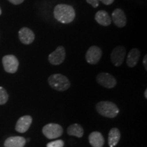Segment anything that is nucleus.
Wrapping results in <instances>:
<instances>
[{"instance_id": "10", "label": "nucleus", "mask_w": 147, "mask_h": 147, "mask_svg": "<svg viewBox=\"0 0 147 147\" xmlns=\"http://www.w3.org/2000/svg\"><path fill=\"white\" fill-rule=\"evenodd\" d=\"M32 117L29 115H25L18 119L16 122L15 129L19 133H25L30 127L32 123Z\"/></svg>"}, {"instance_id": "12", "label": "nucleus", "mask_w": 147, "mask_h": 147, "mask_svg": "<svg viewBox=\"0 0 147 147\" xmlns=\"http://www.w3.org/2000/svg\"><path fill=\"white\" fill-rule=\"evenodd\" d=\"M112 21L119 28H123L126 25L127 18L125 12L120 8H117L112 14Z\"/></svg>"}, {"instance_id": "14", "label": "nucleus", "mask_w": 147, "mask_h": 147, "mask_svg": "<svg viewBox=\"0 0 147 147\" xmlns=\"http://www.w3.org/2000/svg\"><path fill=\"white\" fill-rule=\"evenodd\" d=\"M26 140L22 136H11L5 140V147H24L26 144Z\"/></svg>"}, {"instance_id": "21", "label": "nucleus", "mask_w": 147, "mask_h": 147, "mask_svg": "<svg viewBox=\"0 0 147 147\" xmlns=\"http://www.w3.org/2000/svg\"><path fill=\"white\" fill-rule=\"evenodd\" d=\"M86 1L89 4L91 5L93 8H96L99 6V1L100 0H86Z\"/></svg>"}, {"instance_id": "11", "label": "nucleus", "mask_w": 147, "mask_h": 147, "mask_svg": "<svg viewBox=\"0 0 147 147\" xmlns=\"http://www.w3.org/2000/svg\"><path fill=\"white\" fill-rule=\"evenodd\" d=\"M19 40L24 45H31L35 40V34L32 29L24 27L18 32Z\"/></svg>"}, {"instance_id": "26", "label": "nucleus", "mask_w": 147, "mask_h": 147, "mask_svg": "<svg viewBox=\"0 0 147 147\" xmlns=\"http://www.w3.org/2000/svg\"><path fill=\"white\" fill-rule=\"evenodd\" d=\"M1 14V8H0V15Z\"/></svg>"}, {"instance_id": "1", "label": "nucleus", "mask_w": 147, "mask_h": 147, "mask_svg": "<svg viewBox=\"0 0 147 147\" xmlns=\"http://www.w3.org/2000/svg\"><path fill=\"white\" fill-rule=\"evenodd\" d=\"M53 14L55 19L60 23L68 24L74 21L76 13L71 5L67 4H58L55 7Z\"/></svg>"}, {"instance_id": "17", "label": "nucleus", "mask_w": 147, "mask_h": 147, "mask_svg": "<svg viewBox=\"0 0 147 147\" xmlns=\"http://www.w3.org/2000/svg\"><path fill=\"white\" fill-rule=\"evenodd\" d=\"M121 139V132L118 128H112L108 134V143L110 147H115Z\"/></svg>"}, {"instance_id": "23", "label": "nucleus", "mask_w": 147, "mask_h": 147, "mask_svg": "<svg viewBox=\"0 0 147 147\" xmlns=\"http://www.w3.org/2000/svg\"><path fill=\"white\" fill-rule=\"evenodd\" d=\"M100 1H102L104 4H105L106 5H111L112 3L114 2L115 0H100Z\"/></svg>"}, {"instance_id": "2", "label": "nucleus", "mask_w": 147, "mask_h": 147, "mask_svg": "<svg viewBox=\"0 0 147 147\" xmlns=\"http://www.w3.org/2000/svg\"><path fill=\"white\" fill-rule=\"evenodd\" d=\"M95 109L101 116L106 118L113 119L117 117L119 109L115 103L109 101H102L95 105Z\"/></svg>"}, {"instance_id": "9", "label": "nucleus", "mask_w": 147, "mask_h": 147, "mask_svg": "<svg viewBox=\"0 0 147 147\" xmlns=\"http://www.w3.org/2000/svg\"><path fill=\"white\" fill-rule=\"evenodd\" d=\"M102 56V51L97 46H92L89 47L86 53L85 58L88 63L95 65L100 61Z\"/></svg>"}, {"instance_id": "4", "label": "nucleus", "mask_w": 147, "mask_h": 147, "mask_svg": "<svg viewBox=\"0 0 147 147\" xmlns=\"http://www.w3.org/2000/svg\"><path fill=\"white\" fill-rule=\"evenodd\" d=\"M42 134L48 139H56L63 135V129L59 124L49 123L43 127Z\"/></svg>"}, {"instance_id": "8", "label": "nucleus", "mask_w": 147, "mask_h": 147, "mask_svg": "<svg viewBox=\"0 0 147 147\" xmlns=\"http://www.w3.org/2000/svg\"><path fill=\"white\" fill-rule=\"evenodd\" d=\"M65 55L66 53L65 48L62 46H59L55 49V51H53L49 55L48 59L51 65H59L64 61L65 59Z\"/></svg>"}, {"instance_id": "6", "label": "nucleus", "mask_w": 147, "mask_h": 147, "mask_svg": "<svg viewBox=\"0 0 147 147\" xmlns=\"http://www.w3.org/2000/svg\"><path fill=\"white\" fill-rule=\"evenodd\" d=\"M126 55V49L123 46H117L112 51L110 54V59L112 63L116 67L122 65Z\"/></svg>"}, {"instance_id": "15", "label": "nucleus", "mask_w": 147, "mask_h": 147, "mask_svg": "<svg viewBox=\"0 0 147 147\" xmlns=\"http://www.w3.org/2000/svg\"><path fill=\"white\" fill-rule=\"evenodd\" d=\"M95 19L97 23L102 26L107 27L112 23V19L109 14L105 10H99L95 15Z\"/></svg>"}, {"instance_id": "20", "label": "nucleus", "mask_w": 147, "mask_h": 147, "mask_svg": "<svg viewBox=\"0 0 147 147\" xmlns=\"http://www.w3.org/2000/svg\"><path fill=\"white\" fill-rule=\"evenodd\" d=\"M64 142L62 140H57L52 141L49 142L47 144V147H63Z\"/></svg>"}, {"instance_id": "25", "label": "nucleus", "mask_w": 147, "mask_h": 147, "mask_svg": "<svg viewBox=\"0 0 147 147\" xmlns=\"http://www.w3.org/2000/svg\"><path fill=\"white\" fill-rule=\"evenodd\" d=\"M144 97H145V99H147V89H146L145 90V91H144Z\"/></svg>"}, {"instance_id": "24", "label": "nucleus", "mask_w": 147, "mask_h": 147, "mask_svg": "<svg viewBox=\"0 0 147 147\" xmlns=\"http://www.w3.org/2000/svg\"><path fill=\"white\" fill-rule=\"evenodd\" d=\"M142 63H143V65H144L145 69L147 70V55H145L144 57V59H143Z\"/></svg>"}, {"instance_id": "19", "label": "nucleus", "mask_w": 147, "mask_h": 147, "mask_svg": "<svg viewBox=\"0 0 147 147\" xmlns=\"http://www.w3.org/2000/svg\"><path fill=\"white\" fill-rule=\"evenodd\" d=\"M8 94L6 90L2 87H0V105H3L8 100Z\"/></svg>"}, {"instance_id": "18", "label": "nucleus", "mask_w": 147, "mask_h": 147, "mask_svg": "<svg viewBox=\"0 0 147 147\" xmlns=\"http://www.w3.org/2000/svg\"><path fill=\"white\" fill-rule=\"evenodd\" d=\"M67 133L69 136H76L80 138L84 135V129L80 124H71L67 127Z\"/></svg>"}, {"instance_id": "7", "label": "nucleus", "mask_w": 147, "mask_h": 147, "mask_svg": "<svg viewBox=\"0 0 147 147\" xmlns=\"http://www.w3.org/2000/svg\"><path fill=\"white\" fill-rule=\"evenodd\" d=\"M2 63L5 71L10 74L16 73L19 65L18 60L13 55H8L3 57Z\"/></svg>"}, {"instance_id": "5", "label": "nucleus", "mask_w": 147, "mask_h": 147, "mask_svg": "<svg viewBox=\"0 0 147 147\" xmlns=\"http://www.w3.org/2000/svg\"><path fill=\"white\" fill-rule=\"evenodd\" d=\"M96 81L100 85L106 89H113L117 85V82L113 75L106 72H101L96 76Z\"/></svg>"}, {"instance_id": "3", "label": "nucleus", "mask_w": 147, "mask_h": 147, "mask_svg": "<svg viewBox=\"0 0 147 147\" xmlns=\"http://www.w3.org/2000/svg\"><path fill=\"white\" fill-rule=\"evenodd\" d=\"M49 85L52 89L59 92L67 91L70 87V82L65 76L61 74H54L48 78Z\"/></svg>"}, {"instance_id": "16", "label": "nucleus", "mask_w": 147, "mask_h": 147, "mask_svg": "<svg viewBox=\"0 0 147 147\" xmlns=\"http://www.w3.org/2000/svg\"><path fill=\"white\" fill-rule=\"evenodd\" d=\"M140 56V52L139 49H136V48L132 49L127 57V65L129 67H136L139 61Z\"/></svg>"}, {"instance_id": "22", "label": "nucleus", "mask_w": 147, "mask_h": 147, "mask_svg": "<svg viewBox=\"0 0 147 147\" xmlns=\"http://www.w3.org/2000/svg\"><path fill=\"white\" fill-rule=\"evenodd\" d=\"M10 3L14 5H19L24 1V0H8Z\"/></svg>"}, {"instance_id": "13", "label": "nucleus", "mask_w": 147, "mask_h": 147, "mask_svg": "<svg viewBox=\"0 0 147 147\" xmlns=\"http://www.w3.org/2000/svg\"><path fill=\"white\" fill-rule=\"evenodd\" d=\"M89 142L92 147H103L105 139L100 131H93L89 136Z\"/></svg>"}]
</instances>
